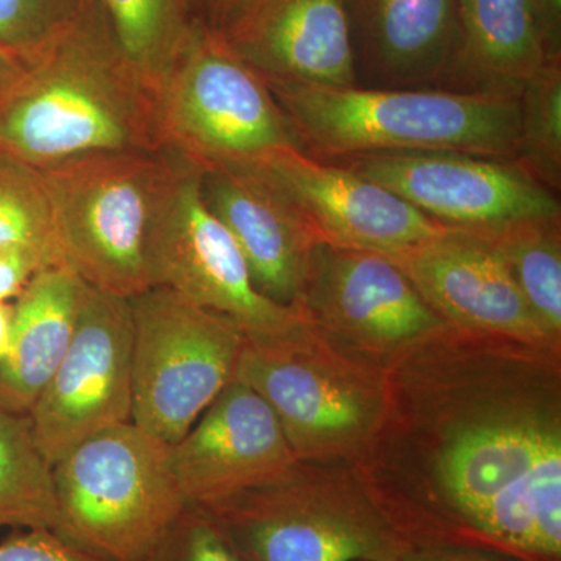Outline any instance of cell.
I'll return each instance as SVG.
<instances>
[{"label":"cell","mask_w":561,"mask_h":561,"mask_svg":"<svg viewBox=\"0 0 561 561\" xmlns=\"http://www.w3.org/2000/svg\"><path fill=\"white\" fill-rule=\"evenodd\" d=\"M0 98V154L46 171L114 151H160L157 92L124 57L98 0L24 62Z\"/></svg>","instance_id":"cell-1"},{"label":"cell","mask_w":561,"mask_h":561,"mask_svg":"<svg viewBox=\"0 0 561 561\" xmlns=\"http://www.w3.org/2000/svg\"><path fill=\"white\" fill-rule=\"evenodd\" d=\"M301 150L323 161L408 151L516 158L519 98L443 88L267 80Z\"/></svg>","instance_id":"cell-2"},{"label":"cell","mask_w":561,"mask_h":561,"mask_svg":"<svg viewBox=\"0 0 561 561\" xmlns=\"http://www.w3.org/2000/svg\"><path fill=\"white\" fill-rule=\"evenodd\" d=\"M186 161L172 149L114 151L39 171L66 267L117 297L149 290L151 236Z\"/></svg>","instance_id":"cell-3"},{"label":"cell","mask_w":561,"mask_h":561,"mask_svg":"<svg viewBox=\"0 0 561 561\" xmlns=\"http://www.w3.org/2000/svg\"><path fill=\"white\" fill-rule=\"evenodd\" d=\"M171 446L135 423L92 435L51 467L57 531L108 561H138L187 507Z\"/></svg>","instance_id":"cell-4"},{"label":"cell","mask_w":561,"mask_h":561,"mask_svg":"<svg viewBox=\"0 0 561 561\" xmlns=\"http://www.w3.org/2000/svg\"><path fill=\"white\" fill-rule=\"evenodd\" d=\"M157 103L164 146L198 165L301 150L264 77L205 22L161 77Z\"/></svg>","instance_id":"cell-5"},{"label":"cell","mask_w":561,"mask_h":561,"mask_svg":"<svg viewBox=\"0 0 561 561\" xmlns=\"http://www.w3.org/2000/svg\"><path fill=\"white\" fill-rule=\"evenodd\" d=\"M201 179L202 165L187 158L151 236V287H164L219 313L254 348H312L316 327L301 309L257 290L238 243L203 202Z\"/></svg>","instance_id":"cell-6"},{"label":"cell","mask_w":561,"mask_h":561,"mask_svg":"<svg viewBox=\"0 0 561 561\" xmlns=\"http://www.w3.org/2000/svg\"><path fill=\"white\" fill-rule=\"evenodd\" d=\"M130 302L131 423L172 446L234 381L249 342L230 320L164 287Z\"/></svg>","instance_id":"cell-7"},{"label":"cell","mask_w":561,"mask_h":561,"mask_svg":"<svg viewBox=\"0 0 561 561\" xmlns=\"http://www.w3.org/2000/svg\"><path fill=\"white\" fill-rule=\"evenodd\" d=\"M290 474L203 507L247 561H401L411 549L382 507Z\"/></svg>","instance_id":"cell-8"},{"label":"cell","mask_w":561,"mask_h":561,"mask_svg":"<svg viewBox=\"0 0 561 561\" xmlns=\"http://www.w3.org/2000/svg\"><path fill=\"white\" fill-rule=\"evenodd\" d=\"M386 187L446 228L489 231L559 219L561 205L516 158L463 151H408L332 161Z\"/></svg>","instance_id":"cell-9"},{"label":"cell","mask_w":561,"mask_h":561,"mask_svg":"<svg viewBox=\"0 0 561 561\" xmlns=\"http://www.w3.org/2000/svg\"><path fill=\"white\" fill-rule=\"evenodd\" d=\"M130 298L88 286L72 341L28 411L51 467L99 432L131 421Z\"/></svg>","instance_id":"cell-10"},{"label":"cell","mask_w":561,"mask_h":561,"mask_svg":"<svg viewBox=\"0 0 561 561\" xmlns=\"http://www.w3.org/2000/svg\"><path fill=\"white\" fill-rule=\"evenodd\" d=\"M234 165L272 187L317 243L393 256L446 230L386 187L302 150L271 151Z\"/></svg>","instance_id":"cell-11"},{"label":"cell","mask_w":561,"mask_h":561,"mask_svg":"<svg viewBox=\"0 0 561 561\" xmlns=\"http://www.w3.org/2000/svg\"><path fill=\"white\" fill-rule=\"evenodd\" d=\"M300 309L313 327L379 351L411 345L445 327L390 256L324 243L313 251Z\"/></svg>","instance_id":"cell-12"},{"label":"cell","mask_w":561,"mask_h":561,"mask_svg":"<svg viewBox=\"0 0 561 561\" xmlns=\"http://www.w3.org/2000/svg\"><path fill=\"white\" fill-rule=\"evenodd\" d=\"M171 470L187 507H209L294 470L291 451L267 401L234 379L181 440Z\"/></svg>","instance_id":"cell-13"},{"label":"cell","mask_w":561,"mask_h":561,"mask_svg":"<svg viewBox=\"0 0 561 561\" xmlns=\"http://www.w3.org/2000/svg\"><path fill=\"white\" fill-rule=\"evenodd\" d=\"M236 379L267 401L297 459L354 449L378 420V398L316 365L309 350L267 351L247 343Z\"/></svg>","instance_id":"cell-14"},{"label":"cell","mask_w":561,"mask_h":561,"mask_svg":"<svg viewBox=\"0 0 561 561\" xmlns=\"http://www.w3.org/2000/svg\"><path fill=\"white\" fill-rule=\"evenodd\" d=\"M219 33L264 79L357 84L350 0H245Z\"/></svg>","instance_id":"cell-15"},{"label":"cell","mask_w":561,"mask_h":561,"mask_svg":"<svg viewBox=\"0 0 561 561\" xmlns=\"http://www.w3.org/2000/svg\"><path fill=\"white\" fill-rule=\"evenodd\" d=\"M390 257L443 320L523 342L548 339L500 254L481 236L446 228Z\"/></svg>","instance_id":"cell-16"},{"label":"cell","mask_w":561,"mask_h":561,"mask_svg":"<svg viewBox=\"0 0 561 561\" xmlns=\"http://www.w3.org/2000/svg\"><path fill=\"white\" fill-rule=\"evenodd\" d=\"M203 202L238 243L257 290L300 309L319 245L286 202L241 165H202Z\"/></svg>","instance_id":"cell-17"},{"label":"cell","mask_w":561,"mask_h":561,"mask_svg":"<svg viewBox=\"0 0 561 561\" xmlns=\"http://www.w3.org/2000/svg\"><path fill=\"white\" fill-rule=\"evenodd\" d=\"M360 76L373 88L446 90L459 50L457 0H350Z\"/></svg>","instance_id":"cell-18"},{"label":"cell","mask_w":561,"mask_h":561,"mask_svg":"<svg viewBox=\"0 0 561 561\" xmlns=\"http://www.w3.org/2000/svg\"><path fill=\"white\" fill-rule=\"evenodd\" d=\"M88 286L66 265L44 268L13 302V341L0 360V409L28 413L76 331Z\"/></svg>","instance_id":"cell-19"},{"label":"cell","mask_w":561,"mask_h":561,"mask_svg":"<svg viewBox=\"0 0 561 561\" xmlns=\"http://www.w3.org/2000/svg\"><path fill=\"white\" fill-rule=\"evenodd\" d=\"M459 50L446 90L519 98L548 61L534 0H457Z\"/></svg>","instance_id":"cell-20"},{"label":"cell","mask_w":561,"mask_h":561,"mask_svg":"<svg viewBox=\"0 0 561 561\" xmlns=\"http://www.w3.org/2000/svg\"><path fill=\"white\" fill-rule=\"evenodd\" d=\"M481 236L500 254L546 337L561 331V217L516 221Z\"/></svg>","instance_id":"cell-21"},{"label":"cell","mask_w":561,"mask_h":561,"mask_svg":"<svg viewBox=\"0 0 561 561\" xmlns=\"http://www.w3.org/2000/svg\"><path fill=\"white\" fill-rule=\"evenodd\" d=\"M124 57L154 92L192 33L201 0H98Z\"/></svg>","instance_id":"cell-22"},{"label":"cell","mask_w":561,"mask_h":561,"mask_svg":"<svg viewBox=\"0 0 561 561\" xmlns=\"http://www.w3.org/2000/svg\"><path fill=\"white\" fill-rule=\"evenodd\" d=\"M58 527L54 470L28 413L0 409V530Z\"/></svg>","instance_id":"cell-23"},{"label":"cell","mask_w":561,"mask_h":561,"mask_svg":"<svg viewBox=\"0 0 561 561\" xmlns=\"http://www.w3.org/2000/svg\"><path fill=\"white\" fill-rule=\"evenodd\" d=\"M516 160L553 194L561 191V60L548 61L519 95Z\"/></svg>","instance_id":"cell-24"},{"label":"cell","mask_w":561,"mask_h":561,"mask_svg":"<svg viewBox=\"0 0 561 561\" xmlns=\"http://www.w3.org/2000/svg\"><path fill=\"white\" fill-rule=\"evenodd\" d=\"M33 247L65 265L43 173L0 154V247Z\"/></svg>","instance_id":"cell-25"},{"label":"cell","mask_w":561,"mask_h":561,"mask_svg":"<svg viewBox=\"0 0 561 561\" xmlns=\"http://www.w3.org/2000/svg\"><path fill=\"white\" fill-rule=\"evenodd\" d=\"M92 0H0V49L21 65L72 27Z\"/></svg>","instance_id":"cell-26"},{"label":"cell","mask_w":561,"mask_h":561,"mask_svg":"<svg viewBox=\"0 0 561 561\" xmlns=\"http://www.w3.org/2000/svg\"><path fill=\"white\" fill-rule=\"evenodd\" d=\"M138 561H247L216 519L186 507L157 545Z\"/></svg>","instance_id":"cell-27"},{"label":"cell","mask_w":561,"mask_h":561,"mask_svg":"<svg viewBox=\"0 0 561 561\" xmlns=\"http://www.w3.org/2000/svg\"><path fill=\"white\" fill-rule=\"evenodd\" d=\"M0 561H108L95 556L57 530L21 529L0 541Z\"/></svg>","instance_id":"cell-28"},{"label":"cell","mask_w":561,"mask_h":561,"mask_svg":"<svg viewBox=\"0 0 561 561\" xmlns=\"http://www.w3.org/2000/svg\"><path fill=\"white\" fill-rule=\"evenodd\" d=\"M57 265L49 254L33 247H0V301L16 300L36 273Z\"/></svg>","instance_id":"cell-29"},{"label":"cell","mask_w":561,"mask_h":561,"mask_svg":"<svg viewBox=\"0 0 561 561\" xmlns=\"http://www.w3.org/2000/svg\"><path fill=\"white\" fill-rule=\"evenodd\" d=\"M401 561H522L507 553L463 546H432L411 548Z\"/></svg>","instance_id":"cell-30"},{"label":"cell","mask_w":561,"mask_h":561,"mask_svg":"<svg viewBox=\"0 0 561 561\" xmlns=\"http://www.w3.org/2000/svg\"><path fill=\"white\" fill-rule=\"evenodd\" d=\"M546 49L552 60H561V0H534Z\"/></svg>","instance_id":"cell-31"},{"label":"cell","mask_w":561,"mask_h":561,"mask_svg":"<svg viewBox=\"0 0 561 561\" xmlns=\"http://www.w3.org/2000/svg\"><path fill=\"white\" fill-rule=\"evenodd\" d=\"M245 0H201L202 16L213 31H224Z\"/></svg>","instance_id":"cell-32"},{"label":"cell","mask_w":561,"mask_h":561,"mask_svg":"<svg viewBox=\"0 0 561 561\" xmlns=\"http://www.w3.org/2000/svg\"><path fill=\"white\" fill-rule=\"evenodd\" d=\"M13 305L0 301V360L9 356L13 341Z\"/></svg>","instance_id":"cell-33"},{"label":"cell","mask_w":561,"mask_h":561,"mask_svg":"<svg viewBox=\"0 0 561 561\" xmlns=\"http://www.w3.org/2000/svg\"><path fill=\"white\" fill-rule=\"evenodd\" d=\"M24 66L5 50L0 49V98L20 79Z\"/></svg>","instance_id":"cell-34"}]
</instances>
